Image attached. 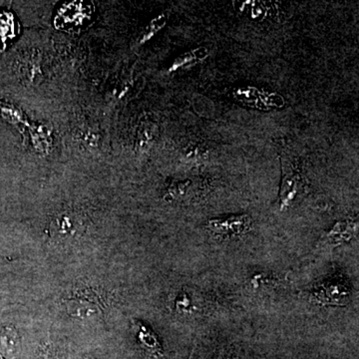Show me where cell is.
<instances>
[{"label":"cell","instance_id":"obj_3","mask_svg":"<svg viewBox=\"0 0 359 359\" xmlns=\"http://www.w3.org/2000/svg\"><path fill=\"white\" fill-rule=\"evenodd\" d=\"M91 4L71 2L59 9L55 25L59 29L74 30L83 26L92 15Z\"/></svg>","mask_w":359,"mask_h":359},{"label":"cell","instance_id":"obj_5","mask_svg":"<svg viewBox=\"0 0 359 359\" xmlns=\"http://www.w3.org/2000/svg\"><path fill=\"white\" fill-rule=\"evenodd\" d=\"M285 170V176L283 178L282 192H280V199H282V205L285 207L294 199L295 195L299 192V186H301V177L292 171V168L283 166Z\"/></svg>","mask_w":359,"mask_h":359},{"label":"cell","instance_id":"obj_1","mask_svg":"<svg viewBox=\"0 0 359 359\" xmlns=\"http://www.w3.org/2000/svg\"><path fill=\"white\" fill-rule=\"evenodd\" d=\"M68 313L79 320H99L105 313L100 295L88 287H80L71 294L66 304Z\"/></svg>","mask_w":359,"mask_h":359},{"label":"cell","instance_id":"obj_2","mask_svg":"<svg viewBox=\"0 0 359 359\" xmlns=\"http://www.w3.org/2000/svg\"><path fill=\"white\" fill-rule=\"evenodd\" d=\"M85 221L81 215L74 211H63L52 218L48 224V237L52 242L65 245L82 237Z\"/></svg>","mask_w":359,"mask_h":359},{"label":"cell","instance_id":"obj_4","mask_svg":"<svg viewBox=\"0 0 359 359\" xmlns=\"http://www.w3.org/2000/svg\"><path fill=\"white\" fill-rule=\"evenodd\" d=\"M252 219L247 215L226 217V218L210 219L207 224L208 230L222 237L240 236L250 231Z\"/></svg>","mask_w":359,"mask_h":359},{"label":"cell","instance_id":"obj_6","mask_svg":"<svg viewBox=\"0 0 359 359\" xmlns=\"http://www.w3.org/2000/svg\"><path fill=\"white\" fill-rule=\"evenodd\" d=\"M20 348V337L13 327L0 330V359H11Z\"/></svg>","mask_w":359,"mask_h":359},{"label":"cell","instance_id":"obj_7","mask_svg":"<svg viewBox=\"0 0 359 359\" xmlns=\"http://www.w3.org/2000/svg\"><path fill=\"white\" fill-rule=\"evenodd\" d=\"M15 36V21L13 14L0 11V50L6 48L7 42Z\"/></svg>","mask_w":359,"mask_h":359},{"label":"cell","instance_id":"obj_8","mask_svg":"<svg viewBox=\"0 0 359 359\" xmlns=\"http://www.w3.org/2000/svg\"><path fill=\"white\" fill-rule=\"evenodd\" d=\"M136 327L138 328L139 339L144 342L146 346L157 351L159 349V344H158L157 339L153 335L152 332L148 330L142 323H137Z\"/></svg>","mask_w":359,"mask_h":359}]
</instances>
